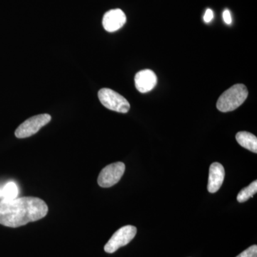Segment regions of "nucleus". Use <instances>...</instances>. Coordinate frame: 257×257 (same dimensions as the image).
Segmentation results:
<instances>
[{
	"label": "nucleus",
	"instance_id": "obj_2",
	"mask_svg": "<svg viewBox=\"0 0 257 257\" xmlns=\"http://www.w3.org/2000/svg\"><path fill=\"white\" fill-rule=\"evenodd\" d=\"M248 94L246 86L242 84H234L219 96L216 107L221 112L234 111L244 102Z\"/></svg>",
	"mask_w": 257,
	"mask_h": 257
},
{
	"label": "nucleus",
	"instance_id": "obj_14",
	"mask_svg": "<svg viewBox=\"0 0 257 257\" xmlns=\"http://www.w3.org/2000/svg\"><path fill=\"white\" fill-rule=\"evenodd\" d=\"M213 18H214V13H213L212 10L207 9L204 16V22H205L206 23H210L211 20H213Z\"/></svg>",
	"mask_w": 257,
	"mask_h": 257
},
{
	"label": "nucleus",
	"instance_id": "obj_7",
	"mask_svg": "<svg viewBox=\"0 0 257 257\" xmlns=\"http://www.w3.org/2000/svg\"><path fill=\"white\" fill-rule=\"evenodd\" d=\"M126 15L122 10H111L104 14L102 25L106 31L114 32L122 28L126 23Z\"/></svg>",
	"mask_w": 257,
	"mask_h": 257
},
{
	"label": "nucleus",
	"instance_id": "obj_4",
	"mask_svg": "<svg viewBox=\"0 0 257 257\" xmlns=\"http://www.w3.org/2000/svg\"><path fill=\"white\" fill-rule=\"evenodd\" d=\"M136 234L137 228L135 226L127 225L120 228L106 243L104 251L109 253L115 252L120 247L128 244L135 238Z\"/></svg>",
	"mask_w": 257,
	"mask_h": 257
},
{
	"label": "nucleus",
	"instance_id": "obj_10",
	"mask_svg": "<svg viewBox=\"0 0 257 257\" xmlns=\"http://www.w3.org/2000/svg\"><path fill=\"white\" fill-rule=\"evenodd\" d=\"M236 140L243 148L257 153V138L253 134L247 132H239L236 134Z\"/></svg>",
	"mask_w": 257,
	"mask_h": 257
},
{
	"label": "nucleus",
	"instance_id": "obj_3",
	"mask_svg": "<svg viewBox=\"0 0 257 257\" xmlns=\"http://www.w3.org/2000/svg\"><path fill=\"white\" fill-rule=\"evenodd\" d=\"M99 101L108 109L119 113H127L130 104L124 96L112 89L103 88L98 92Z\"/></svg>",
	"mask_w": 257,
	"mask_h": 257
},
{
	"label": "nucleus",
	"instance_id": "obj_8",
	"mask_svg": "<svg viewBox=\"0 0 257 257\" xmlns=\"http://www.w3.org/2000/svg\"><path fill=\"white\" fill-rule=\"evenodd\" d=\"M135 86L139 92H150L156 86L157 77L156 74L150 69H144L138 72L135 77Z\"/></svg>",
	"mask_w": 257,
	"mask_h": 257
},
{
	"label": "nucleus",
	"instance_id": "obj_11",
	"mask_svg": "<svg viewBox=\"0 0 257 257\" xmlns=\"http://www.w3.org/2000/svg\"><path fill=\"white\" fill-rule=\"evenodd\" d=\"M18 186L14 182H9L0 187V199H13L18 197Z\"/></svg>",
	"mask_w": 257,
	"mask_h": 257
},
{
	"label": "nucleus",
	"instance_id": "obj_6",
	"mask_svg": "<svg viewBox=\"0 0 257 257\" xmlns=\"http://www.w3.org/2000/svg\"><path fill=\"white\" fill-rule=\"evenodd\" d=\"M125 165L119 162L106 166L98 177V184L103 188H109L118 183L124 175Z\"/></svg>",
	"mask_w": 257,
	"mask_h": 257
},
{
	"label": "nucleus",
	"instance_id": "obj_5",
	"mask_svg": "<svg viewBox=\"0 0 257 257\" xmlns=\"http://www.w3.org/2000/svg\"><path fill=\"white\" fill-rule=\"evenodd\" d=\"M52 119L50 114H42L32 116L24 121L15 131V136L19 139L29 138L38 133L39 130L48 124Z\"/></svg>",
	"mask_w": 257,
	"mask_h": 257
},
{
	"label": "nucleus",
	"instance_id": "obj_9",
	"mask_svg": "<svg viewBox=\"0 0 257 257\" xmlns=\"http://www.w3.org/2000/svg\"><path fill=\"white\" fill-rule=\"evenodd\" d=\"M225 171L224 167L218 162L211 164L209 168L207 189L209 192L215 193L220 189L224 182Z\"/></svg>",
	"mask_w": 257,
	"mask_h": 257
},
{
	"label": "nucleus",
	"instance_id": "obj_13",
	"mask_svg": "<svg viewBox=\"0 0 257 257\" xmlns=\"http://www.w3.org/2000/svg\"><path fill=\"white\" fill-rule=\"evenodd\" d=\"M236 257H257V246L253 245L242 251Z\"/></svg>",
	"mask_w": 257,
	"mask_h": 257
},
{
	"label": "nucleus",
	"instance_id": "obj_1",
	"mask_svg": "<svg viewBox=\"0 0 257 257\" xmlns=\"http://www.w3.org/2000/svg\"><path fill=\"white\" fill-rule=\"evenodd\" d=\"M48 213V207L42 199L25 197L0 201V224L17 228L40 220Z\"/></svg>",
	"mask_w": 257,
	"mask_h": 257
},
{
	"label": "nucleus",
	"instance_id": "obj_15",
	"mask_svg": "<svg viewBox=\"0 0 257 257\" xmlns=\"http://www.w3.org/2000/svg\"><path fill=\"white\" fill-rule=\"evenodd\" d=\"M223 19H224L225 23L227 24V25H230V24H231V22H232V19H231V13H230L229 10H224V13H223Z\"/></svg>",
	"mask_w": 257,
	"mask_h": 257
},
{
	"label": "nucleus",
	"instance_id": "obj_12",
	"mask_svg": "<svg viewBox=\"0 0 257 257\" xmlns=\"http://www.w3.org/2000/svg\"><path fill=\"white\" fill-rule=\"evenodd\" d=\"M257 192V181L255 180L252 183L241 189L237 195L238 202L243 203L246 202L250 198L252 197Z\"/></svg>",
	"mask_w": 257,
	"mask_h": 257
}]
</instances>
